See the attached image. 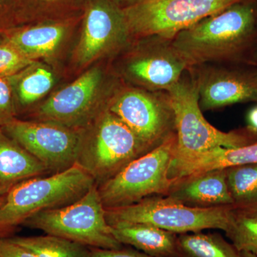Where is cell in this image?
<instances>
[{
    "instance_id": "obj_1",
    "label": "cell",
    "mask_w": 257,
    "mask_h": 257,
    "mask_svg": "<svg viewBox=\"0 0 257 257\" xmlns=\"http://www.w3.org/2000/svg\"><path fill=\"white\" fill-rule=\"evenodd\" d=\"M256 27L254 5L245 0L181 32L172 40V45L189 68L231 62L251 47Z\"/></svg>"
},
{
    "instance_id": "obj_2",
    "label": "cell",
    "mask_w": 257,
    "mask_h": 257,
    "mask_svg": "<svg viewBox=\"0 0 257 257\" xmlns=\"http://www.w3.org/2000/svg\"><path fill=\"white\" fill-rule=\"evenodd\" d=\"M175 116L177 136L175 156L170 173L216 149L236 148L257 140L249 132L224 133L213 126L204 118L199 105L195 81L187 69L182 78L169 90Z\"/></svg>"
},
{
    "instance_id": "obj_3",
    "label": "cell",
    "mask_w": 257,
    "mask_h": 257,
    "mask_svg": "<svg viewBox=\"0 0 257 257\" xmlns=\"http://www.w3.org/2000/svg\"><path fill=\"white\" fill-rule=\"evenodd\" d=\"M95 184L92 176L77 164L49 177L20 182L0 204V238L10 237L18 226L40 211L76 202Z\"/></svg>"
},
{
    "instance_id": "obj_4",
    "label": "cell",
    "mask_w": 257,
    "mask_h": 257,
    "mask_svg": "<svg viewBox=\"0 0 257 257\" xmlns=\"http://www.w3.org/2000/svg\"><path fill=\"white\" fill-rule=\"evenodd\" d=\"M147 152L131 128L106 106L83 128L77 164L99 186Z\"/></svg>"
},
{
    "instance_id": "obj_5",
    "label": "cell",
    "mask_w": 257,
    "mask_h": 257,
    "mask_svg": "<svg viewBox=\"0 0 257 257\" xmlns=\"http://www.w3.org/2000/svg\"><path fill=\"white\" fill-rule=\"evenodd\" d=\"M176 145L177 136L174 133L97 186L105 209L133 205L154 195L169 194L174 187L169 173Z\"/></svg>"
},
{
    "instance_id": "obj_6",
    "label": "cell",
    "mask_w": 257,
    "mask_h": 257,
    "mask_svg": "<svg viewBox=\"0 0 257 257\" xmlns=\"http://www.w3.org/2000/svg\"><path fill=\"white\" fill-rule=\"evenodd\" d=\"M23 225L88 247L104 249L123 247L111 232L96 184L76 202L40 211Z\"/></svg>"
},
{
    "instance_id": "obj_7",
    "label": "cell",
    "mask_w": 257,
    "mask_h": 257,
    "mask_svg": "<svg viewBox=\"0 0 257 257\" xmlns=\"http://www.w3.org/2000/svg\"><path fill=\"white\" fill-rule=\"evenodd\" d=\"M233 207H192L170 197H151L133 205L105 210L109 224L140 223L152 225L174 234H186L209 229L226 231Z\"/></svg>"
},
{
    "instance_id": "obj_8",
    "label": "cell",
    "mask_w": 257,
    "mask_h": 257,
    "mask_svg": "<svg viewBox=\"0 0 257 257\" xmlns=\"http://www.w3.org/2000/svg\"><path fill=\"white\" fill-rule=\"evenodd\" d=\"M245 0H140L124 10L132 36L173 40L201 20Z\"/></svg>"
},
{
    "instance_id": "obj_9",
    "label": "cell",
    "mask_w": 257,
    "mask_h": 257,
    "mask_svg": "<svg viewBox=\"0 0 257 257\" xmlns=\"http://www.w3.org/2000/svg\"><path fill=\"white\" fill-rule=\"evenodd\" d=\"M115 91L108 101V109L131 128L148 151L175 133L168 93L135 87Z\"/></svg>"
},
{
    "instance_id": "obj_10",
    "label": "cell",
    "mask_w": 257,
    "mask_h": 257,
    "mask_svg": "<svg viewBox=\"0 0 257 257\" xmlns=\"http://www.w3.org/2000/svg\"><path fill=\"white\" fill-rule=\"evenodd\" d=\"M1 128L40 161L50 173L63 172L77 164L82 130L49 121H25L17 118Z\"/></svg>"
},
{
    "instance_id": "obj_11",
    "label": "cell",
    "mask_w": 257,
    "mask_h": 257,
    "mask_svg": "<svg viewBox=\"0 0 257 257\" xmlns=\"http://www.w3.org/2000/svg\"><path fill=\"white\" fill-rule=\"evenodd\" d=\"M125 55L121 65L124 78L138 87L167 92L189 69L172 45V40L158 36L141 37Z\"/></svg>"
},
{
    "instance_id": "obj_12",
    "label": "cell",
    "mask_w": 257,
    "mask_h": 257,
    "mask_svg": "<svg viewBox=\"0 0 257 257\" xmlns=\"http://www.w3.org/2000/svg\"><path fill=\"white\" fill-rule=\"evenodd\" d=\"M81 21L74 55L79 65L124 50L133 37L124 10L111 0H87Z\"/></svg>"
},
{
    "instance_id": "obj_13",
    "label": "cell",
    "mask_w": 257,
    "mask_h": 257,
    "mask_svg": "<svg viewBox=\"0 0 257 257\" xmlns=\"http://www.w3.org/2000/svg\"><path fill=\"white\" fill-rule=\"evenodd\" d=\"M103 85L102 70L89 69L47 99L37 109L36 116L40 121L83 130L104 109L99 106Z\"/></svg>"
},
{
    "instance_id": "obj_14",
    "label": "cell",
    "mask_w": 257,
    "mask_h": 257,
    "mask_svg": "<svg viewBox=\"0 0 257 257\" xmlns=\"http://www.w3.org/2000/svg\"><path fill=\"white\" fill-rule=\"evenodd\" d=\"M188 71L197 84L202 110L257 101V70L204 64Z\"/></svg>"
},
{
    "instance_id": "obj_15",
    "label": "cell",
    "mask_w": 257,
    "mask_h": 257,
    "mask_svg": "<svg viewBox=\"0 0 257 257\" xmlns=\"http://www.w3.org/2000/svg\"><path fill=\"white\" fill-rule=\"evenodd\" d=\"M82 15L18 25L0 32V38L30 60L45 58L59 50Z\"/></svg>"
},
{
    "instance_id": "obj_16",
    "label": "cell",
    "mask_w": 257,
    "mask_h": 257,
    "mask_svg": "<svg viewBox=\"0 0 257 257\" xmlns=\"http://www.w3.org/2000/svg\"><path fill=\"white\" fill-rule=\"evenodd\" d=\"M168 197L192 207L234 206L226 169L208 171L181 181L174 186Z\"/></svg>"
},
{
    "instance_id": "obj_17",
    "label": "cell",
    "mask_w": 257,
    "mask_h": 257,
    "mask_svg": "<svg viewBox=\"0 0 257 257\" xmlns=\"http://www.w3.org/2000/svg\"><path fill=\"white\" fill-rule=\"evenodd\" d=\"M50 173L47 167L0 127V197L27 179Z\"/></svg>"
},
{
    "instance_id": "obj_18",
    "label": "cell",
    "mask_w": 257,
    "mask_h": 257,
    "mask_svg": "<svg viewBox=\"0 0 257 257\" xmlns=\"http://www.w3.org/2000/svg\"><path fill=\"white\" fill-rule=\"evenodd\" d=\"M111 232L121 244L130 245L152 257H175L177 253L176 234L157 226L140 223L109 224Z\"/></svg>"
},
{
    "instance_id": "obj_19",
    "label": "cell",
    "mask_w": 257,
    "mask_h": 257,
    "mask_svg": "<svg viewBox=\"0 0 257 257\" xmlns=\"http://www.w3.org/2000/svg\"><path fill=\"white\" fill-rule=\"evenodd\" d=\"M257 163V140L236 148L216 149L204 154L197 160L184 165L170 175L174 183L208 171L225 170L235 166Z\"/></svg>"
},
{
    "instance_id": "obj_20",
    "label": "cell",
    "mask_w": 257,
    "mask_h": 257,
    "mask_svg": "<svg viewBox=\"0 0 257 257\" xmlns=\"http://www.w3.org/2000/svg\"><path fill=\"white\" fill-rule=\"evenodd\" d=\"M8 79L13 89L16 107L36 102L50 92L55 84L53 72L37 62Z\"/></svg>"
},
{
    "instance_id": "obj_21",
    "label": "cell",
    "mask_w": 257,
    "mask_h": 257,
    "mask_svg": "<svg viewBox=\"0 0 257 257\" xmlns=\"http://www.w3.org/2000/svg\"><path fill=\"white\" fill-rule=\"evenodd\" d=\"M87 0H16L20 25L75 18L82 15Z\"/></svg>"
},
{
    "instance_id": "obj_22",
    "label": "cell",
    "mask_w": 257,
    "mask_h": 257,
    "mask_svg": "<svg viewBox=\"0 0 257 257\" xmlns=\"http://www.w3.org/2000/svg\"><path fill=\"white\" fill-rule=\"evenodd\" d=\"M185 257H239L234 246L219 235L186 233L177 237V254Z\"/></svg>"
},
{
    "instance_id": "obj_23",
    "label": "cell",
    "mask_w": 257,
    "mask_h": 257,
    "mask_svg": "<svg viewBox=\"0 0 257 257\" xmlns=\"http://www.w3.org/2000/svg\"><path fill=\"white\" fill-rule=\"evenodd\" d=\"M9 238L37 257H90V247L53 235Z\"/></svg>"
},
{
    "instance_id": "obj_24",
    "label": "cell",
    "mask_w": 257,
    "mask_h": 257,
    "mask_svg": "<svg viewBox=\"0 0 257 257\" xmlns=\"http://www.w3.org/2000/svg\"><path fill=\"white\" fill-rule=\"evenodd\" d=\"M225 233L239 252L257 256V207H233L229 226Z\"/></svg>"
},
{
    "instance_id": "obj_25",
    "label": "cell",
    "mask_w": 257,
    "mask_h": 257,
    "mask_svg": "<svg viewBox=\"0 0 257 257\" xmlns=\"http://www.w3.org/2000/svg\"><path fill=\"white\" fill-rule=\"evenodd\" d=\"M234 207H257V163L226 169Z\"/></svg>"
},
{
    "instance_id": "obj_26",
    "label": "cell",
    "mask_w": 257,
    "mask_h": 257,
    "mask_svg": "<svg viewBox=\"0 0 257 257\" xmlns=\"http://www.w3.org/2000/svg\"><path fill=\"white\" fill-rule=\"evenodd\" d=\"M37 61H32L15 47L0 40V78L9 79Z\"/></svg>"
},
{
    "instance_id": "obj_27",
    "label": "cell",
    "mask_w": 257,
    "mask_h": 257,
    "mask_svg": "<svg viewBox=\"0 0 257 257\" xmlns=\"http://www.w3.org/2000/svg\"><path fill=\"white\" fill-rule=\"evenodd\" d=\"M18 109L8 79L0 78V127L16 118Z\"/></svg>"
},
{
    "instance_id": "obj_28",
    "label": "cell",
    "mask_w": 257,
    "mask_h": 257,
    "mask_svg": "<svg viewBox=\"0 0 257 257\" xmlns=\"http://www.w3.org/2000/svg\"><path fill=\"white\" fill-rule=\"evenodd\" d=\"M19 25L16 0H0V32Z\"/></svg>"
},
{
    "instance_id": "obj_29",
    "label": "cell",
    "mask_w": 257,
    "mask_h": 257,
    "mask_svg": "<svg viewBox=\"0 0 257 257\" xmlns=\"http://www.w3.org/2000/svg\"><path fill=\"white\" fill-rule=\"evenodd\" d=\"M0 257H37L28 248L13 242L9 237L0 238Z\"/></svg>"
},
{
    "instance_id": "obj_30",
    "label": "cell",
    "mask_w": 257,
    "mask_h": 257,
    "mask_svg": "<svg viewBox=\"0 0 257 257\" xmlns=\"http://www.w3.org/2000/svg\"><path fill=\"white\" fill-rule=\"evenodd\" d=\"M90 257H152L143 251L131 248H121L119 249H104L90 248Z\"/></svg>"
},
{
    "instance_id": "obj_31",
    "label": "cell",
    "mask_w": 257,
    "mask_h": 257,
    "mask_svg": "<svg viewBox=\"0 0 257 257\" xmlns=\"http://www.w3.org/2000/svg\"><path fill=\"white\" fill-rule=\"evenodd\" d=\"M111 1L122 9H125V8H128L132 5L136 4L140 0H111Z\"/></svg>"
},
{
    "instance_id": "obj_32",
    "label": "cell",
    "mask_w": 257,
    "mask_h": 257,
    "mask_svg": "<svg viewBox=\"0 0 257 257\" xmlns=\"http://www.w3.org/2000/svg\"><path fill=\"white\" fill-rule=\"evenodd\" d=\"M239 257H257L254 256L253 254H251V253L248 252H239Z\"/></svg>"
},
{
    "instance_id": "obj_33",
    "label": "cell",
    "mask_w": 257,
    "mask_h": 257,
    "mask_svg": "<svg viewBox=\"0 0 257 257\" xmlns=\"http://www.w3.org/2000/svg\"><path fill=\"white\" fill-rule=\"evenodd\" d=\"M3 197H0V204H1L2 201H3Z\"/></svg>"
}]
</instances>
